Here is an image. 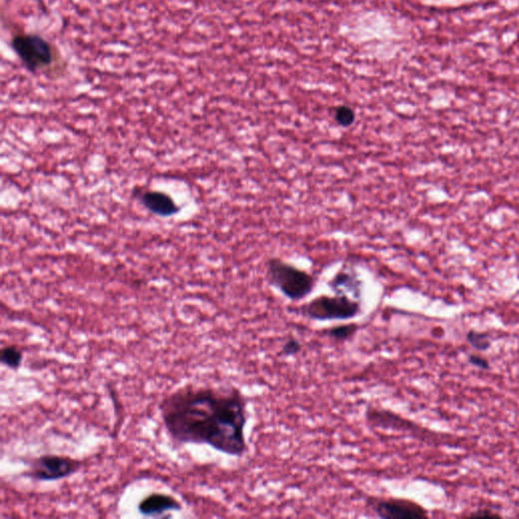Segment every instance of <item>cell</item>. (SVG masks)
I'll return each mask as SVG.
<instances>
[{"label":"cell","instance_id":"cell-1","mask_svg":"<svg viewBox=\"0 0 519 519\" xmlns=\"http://www.w3.org/2000/svg\"><path fill=\"white\" fill-rule=\"evenodd\" d=\"M159 409L166 433L179 444L208 445L235 458L248 451V401L241 389L188 384L166 395Z\"/></svg>","mask_w":519,"mask_h":519},{"label":"cell","instance_id":"cell-2","mask_svg":"<svg viewBox=\"0 0 519 519\" xmlns=\"http://www.w3.org/2000/svg\"><path fill=\"white\" fill-rule=\"evenodd\" d=\"M267 277L272 286L293 302L308 297L315 288V280L311 274L280 259L268 262Z\"/></svg>","mask_w":519,"mask_h":519},{"label":"cell","instance_id":"cell-3","mask_svg":"<svg viewBox=\"0 0 519 519\" xmlns=\"http://www.w3.org/2000/svg\"><path fill=\"white\" fill-rule=\"evenodd\" d=\"M361 304L346 294L321 295L300 309V315L317 322L349 321L360 315Z\"/></svg>","mask_w":519,"mask_h":519},{"label":"cell","instance_id":"cell-4","mask_svg":"<svg viewBox=\"0 0 519 519\" xmlns=\"http://www.w3.org/2000/svg\"><path fill=\"white\" fill-rule=\"evenodd\" d=\"M84 462L77 458L47 453L32 458L26 477L38 482H55L79 473Z\"/></svg>","mask_w":519,"mask_h":519},{"label":"cell","instance_id":"cell-5","mask_svg":"<svg viewBox=\"0 0 519 519\" xmlns=\"http://www.w3.org/2000/svg\"><path fill=\"white\" fill-rule=\"evenodd\" d=\"M12 46L26 68L32 73L53 62V48L39 35H17L12 39Z\"/></svg>","mask_w":519,"mask_h":519},{"label":"cell","instance_id":"cell-6","mask_svg":"<svg viewBox=\"0 0 519 519\" xmlns=\"http://www.w3.org/2000/svg\"><path fill=\"white\" fill-rule=\"evenodd\" d=\"M376 516L384 519H420L427 518V510L418 503L403 498H376L367 500Z\"/></svg>","mask_w":519,"mask_h":519},{"label":"cell","instance_id":"cell-7","mask_svg":"<svg viewBox=\"0 0 519 519\" xmlns=\"http://www.w3.org/2000/svg\"><path fill=\"white\" fill-rule=\"evenodd\" d=\"M182 509L183 505L178 499L161 492L150 493L138 504L139 513L148 518H159L166 512L181 511Z\"/></svg>","mask_w":519,"mask_h":519},{"label":"cell","instance_id":"cell-8","mask_svg":"<svg viewBox=\"0 0 519 519\" xmlns=\"http://www.w3.org/2000/svg\"><path fill=\"white\" fill-rule=\"evenodd\" d=\"M365 419L369 425L380 429L409 430L416 427L412 422L391 412L388 409L369 406L365 411Z\"/></svg>","mask_w":519,"mask_h":519},{"label":"cell","instance_id":"cell-9","mask_svg":"<svg viewBox=\"0 0 519 519\" xmlns=\"http://www.w3.org/2000/svg\"><path fill=\"white\" fill-rule=\"evenodd\" d=\"M139 200L151 213L161 217H170L179 210L174 199L164 192L146 190L140 194Z\"/></svg>","mask_w":519,"mask_h":519},{"label":"cell","instance_id":"cell-10","mask_svg":"<svg viewBox=\"0 0 519 519\" xmlns=\"http://www.w3.org/2000/svg\"><path fill=\"white\" fill-rule=\"evenodd\" d=\"M329 286L337 294H352L354 298L360 297L361 281L353 271L341 270L329 282Z\"/></svg>","mask_w":519,"mask_h":519},{"label":"cell","instance_id":"cell-11","mask_svg":"<svg viewBox=\"0 0 519 519\" xmlns=\"http://www.w3.org/2000/svg\"><path fill=\"white\" fill-rule=\"evenodd\" d=\"M23 350L17 345H6L0 351V362L3 366L17 371L23 364Z\"/></svg>","mask_w":519,"mask_h":519},{"label":"cell","instance_id":"cell-12","mask_svg":"<svg viewBox=\"0 0 519 519\" xmlns=\"http://www.w3.org/2000/svg\"><path fill=\"white\" fill-rule=\"evenodd\" d=\"M359 329L360 326L356 323L341 324L328 329L326 331V335L333 341H350L356 336Z\"/></svg>","mask_w":519,"mask_h":519},{"label":"cell","instance_id":"cell-13","mask_svg":"<svg viewBox=\"0 0 519 519\" xmlns=\"http://www.w3.org/2000/svg\"><path fill=\"white\" fill-rule=\"evenodd\" d=\"M335 120L342 127H350L355 121V112L348 106H340L335 111Z\"/></svg>","mask_w":519,"mask_h":519},{"label":"cell","instance_id":"cell-14","mask_svg":"<svg viewBox=\"0 0 519 519\" xmlns=\"http://www.w3.org/2000/svg\"><path fill=\"white\" fill-rule=\"evenodd\" d=\"M304 349L302 342L293 336L287 337L281 346L280 354L282 356L293 357L298 355Z\"/></svg>","mask_w":519,"mask_h":519},{"label":"cell","instance_id":"cell-15","mask_svg":"<svg viewBox=\"0 0 519 519\" xmlns=\"http://www.w3.org/2000/svg\"><path fill=\"white\" fill-rule=\"evenodd\" d=\"M468 340L473 347H475L476 349L481 350V351H485L491 346V342L489 340L488 336H487V334H484V333L471 331L468 334Z\"/></svg>","mask_w":519,"mask_h":519},{"label":"cell","instance_id":"cell-16","mask_svg":"<svg viewBox=\"0 0 519 519\" xmlns=\"http://www.w3.org/2000/svg\"><path fill=\"white\" fill-rule=\"evenodd\" d=\"M470 361L473 365L480 367V369H488L489 367H490L489 366L488 360H486L485 358H483V357L481 356L471 355Z\"/></svg>","mask_w":519,"mask_h":519},{"label":"cell","instance_id":"cell-17","mask_svg":"<svg viewBox=\"0 0 519 519\" xmlns=\"http://www.w3.org/2000/svg\"><path fill=\"white\" fill-rule=\"evenodd\" d=\"M38 1H40V0H38Z\"/></svg>","mask_w":519,"mask_h":519}]
</instances>
